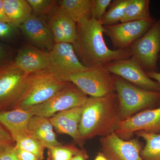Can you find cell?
<instances>
[{
    "label": "cell",
    "mask_w": 160,
    "mask_h": 160,
    "mask_svg": "<svg viewBox=\"0 0 160 160\" xmlns=\"http://www.w3.org/2000/svg\"><path fill=\"white\" fill-rule=\"evenodd\" d=\"M53 128L49 118L34 115L29 122L28 133L45 148L49 149L62 145L57 140Z\"/></svg>",
    "instance_id": "d6986e66"
},
{
    "label": "cell",
    "mask_w": 160,
    "mask_h": 160,
    "mask_svg": "<svg viewBox=\"0 0 160 160\" xmlns=\"http://www.w3.org/2000/svg\"><path fill=\"white\" fill-rule=\"evenodd\" d=\"M135 134L142 138L146 142L141 152L142 158L144 160H160V132L138 131Z\"/></svg>",
    "instance_id": "603a6c76"
},
{
    "label": "cell",
    "mask_w": 160,
    "mask_h": 160,
    "mask_svg": "<svg viewBox=\"0 0 160 160\" xmlns=\"http://www.w3.org/2000/svg\"><path fill=\"white\" fill-rule=\"evenodd\" d=\"M138 131L151 133L160 132V106L138 112L127 119L122 121L115 133L124 140H129Z\"/></svg>",
    "instance_id": "7c38bea8"
},
{
    "label": "cell",
    "mask_w": 160,
    "mask_h": 160,
    "mask_svg": "<svg viewBox=\"0 0 160 160\" xmlns=\"http://www.w3.org/2000/svg\"><path fill=\"white\" fill-rule=\"evenodd\" d=\"M112 2V0H92L91 17L100 21Z\"/></svg>",
    "instance_id": "83f0119b"
},
{
    "label": "cell",
    "mask_w": 160,
    "mask_h": 160,
    "mask_svg": "<svg viewBox=\"0 0 160 160\" xmlns=\"http://www.w3.org/2000/svg\"><path fill=\"white\" fill-rule=\"evenodd\" d=\"M13 141L16 147L33 153L39 160L44 159L45 147L42 143L29 134L18 137Z\"/></svg>",
    "instance_id": "d4e9b609"
},
{
    "label": "cell",
    "mask_w": 160,
    "mask_h": 160,
    "mask_svg": "<svg viewBox=\"0 0 160 160\" xmlns=\"http://www.w3.org/2000/svg\"><path fill=\"white\" fill-rule=\"evenodd\" d=\"M105 66L112 74L119 77L134 86L160 92L159 83L149 78L139 64L132 58L113 61Z\"/></svg>",
    "instance_id": "8fae6325"
},
{
    "label": "cell",
    "mask_w": 160,
    "mask_h": 160,
    "mask_svg": "<svg viewBox=\"0 0 160 160\" xmlns=\"http://www.w3.org/2000/svg\"><path fill=\"white\" fill-rule=\"evenodd\" d=\"M33 116L28 109H15L0 112V123L14 140L20 136L29 134L28 126Z\"/></svg>",
    "instance_id": "ac0fdd59"
},
{
    "label": "cell",
    "mask_w": 160,
    "mask_h": 160,
    "mask_svg": "<svg viewBox=\"0 0 160 160\" xmlns=\"http://www.w3.org/2000/svg\"><path fill=\"white\" fill-rule=\"evenodd\" d=\"M29 40L38 47L51 51L55 45L53 34L48 25L34 14L19 26Z\"/></svg>",
    "instance_id": "9a60e30c"
},
{
    "label": "cell",
    "mask_w": 160,
    "mask_h": 160,
    "mask_svg": "<svg viewBox=\"0 0 160 160\" xmlns=\"http://www.w3.org/2000/svg\"><path fill=\"white\" fill-rule=\"evenodd\" d=\"M50 13L48 26L53 34L55 44L68 43L73 45L77 36V23L59 7L55 6Z\"/></svg>",
    "instance_id": "5bb4252c"
},
{
    "label": "cell",
    "mask_w": 160,
    "mask_h": 160,
    "mask_svg": "<svg viewBox=\"0 0 160 160\" xmlns=\"http://www.w3.org/2000/svg\"><path fill=\"white\" fill-rule=\"evenodd\" d=\"M0 21L9 23L4 12L3 0H0Z\"/></svg>",
    "instance_id": "836d02e7"
},
{
    "label": "cell",
    "mask_w": 160,
    "mask_h": 160,
    "mask_svg": "<svg viewBox=\"0 0 160 160\" xmlns=\"http://www.w3.org/2000/svg\"><path fill=\"white\" fill-rule=\"evenodd\" d=\"M6 56V51L5 47L0 42V56L3 59L5 58Z\"/></svg>",
    "instance_id": "d590c367"
},
{
    "label": "cell",
    "mask_w": 160,
    "mask_h": 160,
    "mask_svg": "<svg viewBox=\"0 0 160 160\" xmlns=\"http://www.w3.org/2000/svg\"><path fill=\"white\" fill-rule=\"evenodd\" d=\"M156 20L153 18L131 21L104 26V33L111 40L114 49H129L137 40L151 28Z\"/></svg>",
    "instance_id": "30bf717a"
},
{
    "label": "cell",
    "mask_w": 160,
    "mask_h": 160,
    "mask_svg": "<svg viewBox=\"0 0 160 160\" xmlns=\"http://www.w3.org/2000/svg\"><path fill=\"white\" fill-rule=\"evenodd\" d=\"M131 58L146 72H158L160 55V18L130 48Z\"/></svg>",
    "instance_id": "52a82bcc"
},
{
    "label": "cell",
    "mask_w": 160,
    "mask_h": 160,
    "mask_svg": "<svg viewBox=\"0 0 160 160\" xmlns=\"http://www.w3.org/2000/svg\"><path fill=\"white\" fill-rule=\"evenodd\" d=\"M14 146L1 153L0 160H20L15 153Z\"/></svg>",
    "instance_id": "1f68e13d"
},
{
    "label": "cell",
    "mask_w": 160,
    "mask_h": 160,
    "mask_svg": "<svg viewBox=\"0 0 160 160\" xmlns=\"http://www.w3.org/2000/svg\"><path fill=\"white\" fill-rule=\"evenodd\" d=\"M147 73L149 78L156 81L160 84V72H147ZM158 105L160 106V101L159 102Z\"/></svg>",
    "instance_id": "e575fe53"
},
{
    "label": "cell",
    "mask_w": 160,
    "mask_h": 160,
    "mask_svg": "<svg viewBox=\"0 0 160 160\" xmlns=\"http://www.w3.org/2000/svg\"><path fill=\"white\" fill-rule=\"evenodd\" d=\"M112 76L115 92L118 98L122 121L158 105L160 101V91L142 89L119 77Z\"/></svg>",
    "instance_id": "3957f363"
},
{
    "label": "cell",
    "mask_w": 160,
    "mask_h": 160,
    "mask_svg": "<svg viewBox=\"0 0 160 160\" xmlns=\"http://www.w3.org/2000/svg\"><path fill=\"white\" fill-rule=\"evenodd\" d=\"M3 59L1 57V56H0V61H2V60Z\"/></svg>",
    "instance_id": "74e56055"
},
{
    "label": "cell",
    "mask_w": 160,
    "mask_h": 160,
    "mask_svg": "<svg viewBox=\"0 0 160 160\" xmlns=\"http://www.w3.org/2000/svg\"><path fill=\"white\" fill-rule=\"evenodd\" d=\"M49 59L47 69L63 82H66L70 76L86 71L89 68L80 61L73 45L70 43L55 44L49 52Z\"/></svg>",
    "instance_id": "9c48e42d"
},
{
    "label": "cell",
    "mask_w": 160,
    "mask_h": 160,
    "mask_svg": "<svg viewBox=\"0 0 160 160\" xmlns=\"http://www.w3.org/2000/svg\"><path fill=\"white\" fill-rule=\"evenodd\" d=\"M83 106L60 112L49 118L52 125L58 132L68 135L81 146L83 141L80 136L79 125Z\"/></svg>",
    "instance_id": "2e32d148"
},
{
    "label": "cell",
    "mask_w": 160,
    "mask_h": 160,
    "mask_svg": "<svg viewBox=\"0 0 160 160\" xmlns=\"http://www.w3.org/2000/svg\"><path fill=\"white\" fill-rule=\"evenodd\" d=\"M77 36L73 44L84 66L91 68L106 65L113 61L131 58L130 49H111L104 40V26L93 18L84 19L77 23Z\"/></svg>",
    "instance_id": "6da1fadb"
},
{
    "label": "cell",
    "mask_w": 160,
    "mask_h": 160,
    "mask_svg": "<svg viewBox=\"0 0 160 160\" xmlns=\"http://www.w3.org/2000/svg\"><path fill=\"white\" fill-rule=\"evenodd\" d=\"M149 5V0H129L121 22L153 19Z\"/></svg>",
    "instance_id": "7402d4cb"
},
{
    "label": "cell",
    "mask_w": 160,
    "mask_h": 160,
    "mask_svg": "<svg viewBox=\"0 0 160 160\" xmlns=\"http://www.w3.org/2000/svg\"><path fill=\"white\" fill-rule=\"evenodd\" d=\"M89 158L86 152L84 150H81L80 152L75 155L69 160H86Z\"/></svg>",
    "instance_id": "d6a6232c"
},
{
    "label": "cell",
    "mask_w": 160,
    "mask_h": 160,
    "mask_svg": "<svg viewBox=\"0 0 160 160\" xmlns=\"http://www.w3.org/2000/svg\"><path fill=\"white\" fill-rule=\"evenodd\" d=\"M3 6L9 23L19 27L32 14V9L27 0H3Z\"/></svg>",
    "instance_id": "ffe728a7"
},
{
    "label": "cell",
    "mask_w": 160,
    "mask_h": 160,
    "mask_svg": "<svg viewBox=\"0 0 160 160\" xmlns=\"http://www.w3.org/2000/svg\"><path fill=\"white\" fill-rule=\"evenodd\" d=\"M59 7L65 14L77 23L81 20L91 18L92 0H62Z\"/></svg>",
    "instance_id": "44dd1931"
},
{
    "label": "cell",
    "mask_w": 160,
    "mask_h": 160,
    "mask_svg": "<svg viewBox=\"0 0 160 160\" xmlns=\"http://www.w3.org/2000/svg\"><path fill=\"white\" fill-rule=\"evenodd\" d=\"M92 97H101L115 92L113 76L105 65H98L70 76L66 80Z\"/></svg>",
    "instance_id": "8992f818"
},
{
    "label": "cell",
    "mask_w": 160,
    "mask_h": 160,
    "mask_svg": "<svg viewBox=\"0 0 160 160\" xmlns=\"http://www.w3.org/2000/svg\"><path fill=\"white\" fill-rule=\"evenodd\" d=\"M159 59H160V57H159Z\"/></svg>",
    "instance_id": "f35d334b"
},
{
    "label": "cell",
    "mask_w": 160,
    "mask_h": 160,
    "mask_svg": "<svg viewBox=\"0 0 160 160\" xmlns=\"http://www.w3.org/2000/svg\"><path fill=\"white\" fill-rule=\"evenodd\" d=\"M35 15L50 13L56 6L57 1L54 0H27Z\"/></svg>",
    "instance_id": "4316f807"
},
{
    "label": "cell",
    "mask_w": 160,
    "mask_h": 160,
    "mask_svg": "<svg viewBox=\"0 0 160 160\" xmlns=\"http://www.w3.org/2000/svg\"><path fill=\"white\" fill-rule=\"evenodd\" d=\"M17 28L10 23L0 21V39L12 37L16 33Z\"/></svg>",
    "instance_id": "f546056e"
},
{
    "label": "cell",
    "mask_w": 160,
    "mask_h": 160,
    "mask_svg": "<svg viewBox=\"0 0 160 160\" xmlns=\"http://www.w3.org/2000/svg\"><path fill=\"white\" fill-rule=\"evenodd\" d=\"M29 75L14 62L0 66V112L12 109L27 87Z\"/></svg>",
    "instance_id": "5b68a950"
},
{
    "label": "cell",
    "mask_w": 160,
    "mask_h": 160,
    "mask_svg": "<svg viewBox=\"0 0 160 160\" xmlns=\"http://www.w3.org/2000/svg\"><path fill=\"white\" fill-rule=\"evenodd\" d=\"M11 135L0 123V154L15 146Z\"/></svg>",
    "instance_id": "f1b7e54d"
},
{
    "label": "cell",
    "mask_w": 160,
    "mask_h": 160,
    "mask_svg": "<svg viewBox=\"0 0 160 160\" xmlns=\"http://www.w3.org/2000/svg\"><path fill=\"white\" fill-rule=\"evenodd\" d=\"M14 151L20 160H39L33 153L23 150L14 146Z\"/></svg>",
    "instance_id": "4dcf8cb0"
},
{
    "label": "cell",
    "mask_w": 160,
    "mask_h": 160,
    "mask_svg": "<svg viewBox=\"0 0 160 160\" xmlns=\"http://www.w3.org/2000/svg\"><path fill=\"white\" fill-rule=\"evenodd\" d=\"M81 150L72 144L54 146L48 149V160H69Z\"/></svg>",
    "instance_id": "484cf974"
},
{
    "label": "cell",
    "mask_w": 160,
    "mask_h": 160,
    "mask_svg": "<svg viewBox=\"0 0 160 160\" xmlns=\"http://www.w3.org/2000/svg\"><path fill=\"white\" fill-rule=\"evenodd\" d=\"M68 82L59 79L47 69L32 73L25 91L12 109H28L45 102Z\"/></svg>",
    "instance_id": "277c9868"
},
{
    "label": "cell",
    "mask_w": 160,
    "mask_h": 160,
    "mask_svg": "<svg viewBox=\"0 0 160 160\" xmlns=\"http://www.w3.org/2000/svg\"><path fill=\"white\" fill-rule=\"evenodd\" d=\"M94 160H109L102 152H99Z\"/></svg>",
    "instance_id": "8d00e7d4"
},
{
    "label": "cell",
    "mask_w": 160,
    "mask_h": 160,
    "mask_svg": "<svg viewBox=\"0 0 160 160\" xmlns=\"http://www.w3.org/2000/svg\"><path fill=\"white\" fill-rule=\"evenodd\" d=\"M129 2V0L112 1L110 8L100 20L101 24L103 26H109L116 25L121 22Z\"/></svg>",
    "instance_id": "cb8c5ba5"
},
{
    "label": "cell",
    "mask_w": 160,
    "mask_h": 160,
    "mask_svg": "<svg viewBox=\"0 0 160 160\" xmlns=\"http://www.w3.org/2000/svg\"><path fill=\"white\" fill-rule=\"evenodd\" d=\"M122 121L116 92L101 97L88 98L83 105L79 132L83 141L115 132Z\"/></svg>",
    "instance_id": "7a4b0ae2"
},
{
    "label": "cell",
    "mask_w": 160,
    "mask_h": 160,
    "mask_svg": "<svg viewBox=\"0 0 160 160\" xmlns=\"http://www.w3.org/2000/svg\"><path fill=\"white\" fill-rule=\"evenodd\" d=\"M88 95L71 82L45 102L32 106L28 109L33 115L50 118L60 112L82 106Z\"/></svg>",
    "instance_id": "ba28073f"
},
{
    "label": "cell",
    "mask_w": 160,
    "mask_h": 160,
    "mask_svg": "<svg viewBox=\"0 0 160 160\" xmlns=\"http://www.w3.org/2000/svg\"><path fill=\"white\" fill-rule=\"evenodd\" d=\"M14 62L20 69L27 74L35 73L48 69L49 52L33 47H26L19 52Z\"/></svg>",
    "instance_id": "e0dca14e"
},
{
    "label": "cell",
    "mask_w": 160,
    "mask_h": 160,
    "mask_svg": "<svg viewBox=\"0 0 160 160\" xmlns=\"http://www.w3.org/2000/svg\"><path fill=\"white\" fill-rule=\"evenodd\" d=\"M101 150L109 160H144L142 143L138 139L124 140L115 132L100 139Z\"/></svg>",
    "instance_id": "4fadbf2b"
}]
</instances>
